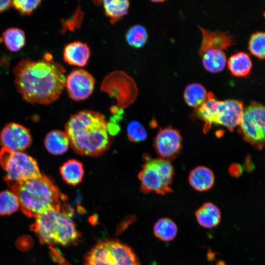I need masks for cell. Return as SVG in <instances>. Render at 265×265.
Segmentation results:
<instances>
[{"instance_id":"8","label":"cell","mask_w":265,"mask_h":265,"mask_svg":"<svg viewBox=\"0 0 265 265\" xmlns=\"http://www.w3.org/2000/svg\"><path fill=\"white\" fill-rule=\"evenodd\" d=\"M265 110L263 104L251 102L244 108L239 125L244 140L258 149L265 144Z\"/></svg>"},{"instance_id":"22","label":"cell","mask_w":265,"mask_h":265,"mask_svg":"<svg viewBox=\"0 0 265 265\" xmlns=\"http://www.w3.org/2000/svg\"><path fill=\"white\" fill-rule=\"evenodd\" d=\"M207 95V89L202 84L193 82L186 86L184 98L188 106L196 108L205 102Z\"/></svg>"},{"instance_id":"23","label":"cell","mask_w":265,"mask_h":265,"mask_svg":"<svg viewBox=\"0 0 265 265\" xmlns=\"http://www.w3.org/2000/svg\"><path fill=\"white\" fill-rule=\"evenodd\" d=\"M153 231L155 236L163 241H170L176 237L178 227L170 218L162 217L154 224Z\"/></svg>"},{"instance_id":"14","label":"cell","mask_w":265,"mask_h":265,"mask_svg":"<svg viewBox=\"0 0 265 265\" xmlns=\"http://www.w3.org/2000/svg\"><path fill=\"white\" fill-rule=\"evenodd\" d=\"M90 56L89 47L86 43L81 41L69 43L64 48V60L70 65L84 67L87 64Z\"/></svg>"},{"instance_id":"17","label":"cell","mask_w":265,"mask_h":265,"mask_svg":"<svg viewBox=\"0 0 265 265\" xmlns=\"http://www.w3.org/2000/svg\"><path fill=\"white\" fill-rule=\"evenodd\" d=\"M188 181L190 186L196 190L202 192L211 189L214 183L213 172L209 168L199 166L190 172Z\"/></svg>"},{"instance_id":"11","label":"cell","mask_w":265,"mask_h":265,"mask_svg":"<svg viewBox=\"0 0 265 265\" xmlns=\"http://www.w3.org/2000/svg\"><path fill=\"white\" fill-rule=\"evenodd\" d=\"M31 141L29 131L15 123L7 125L0 135V141L3 147L12 151L21 152L29 146Z\"/></svg>"},{"instance_id":"16","label":"cell","mask_w":265,"mask_h":265,"mask_svg":"<svg viewBox=\"0 0 265 265\" xmlns=\"http://www.w3.org/2000/svg\"><path fill=\"white\" fill-rule=\"evenodd\" d=\"M195 215L198 224L208 229L217 226L221 219L220 210L211 202L203 204L195 211Z\"/></svg>"},{"instance_id":"31","label":"cell","mask_w":265,"mask_h":265,"mask_svg":"<svg viewBox=\"0 0 265 265\" xmlns=\"http://www.w3.org/2000/svg\"><path fill=\"white\" fill-rule=\"evenodd\" d=\"M32 238L28 236L20 237L16 241V244L20 250L22 251L27 250L33 245Z\"/></svg>"},{"instance_id":"29","label":"cell","mask_w":265,"mask_h":265,"mask_svg":"<svg viewBox=\"0 0 265 265\" xmlns=\"http://www.w3.org/2000/svg\"><path fill=\"white\" fill-rule=\"evenodd\" d=\"M128 139L132 142H139L146 139L147 132L143 125L136 121L130 122L127 128Z\"/></svg>"},{"instance_id":"30","label":"cell","mask_w":265,"mask_h":265,"mask_svg":"<svg viewBox=\"0 0 265 265\" xmlns=\"http://www.w3.org/2000/svg\"><path fill=\"white\" fill-rule=\"evenodd\" d=\"M42 2L41 0H15L12 1V6L21 15H29Z\"/></svg>"},{"instance_id":"5","label":"cell","mask_w":265,"mask_h":265,"mask_svg":"<svg viewBox=\"0 0 265 265\" xmlns=\"http://www.w3.org/2000/svg\"><path fill=\"white\" fill-rule=\"evenodd\" d=\"M144 164L138 178L140 190L144 193L154 192L165 195L172 191L174 169L168 160L152 158L148 154L143 155Z\"/></svg>"},{"instance_id":"24","label":"cell","mask_w":265,"mask_h":265,"mask_svg":"<svg viewBox=\"0 0 265 265\" xmlns=\"http://www.w3.org/2000/svg\"><path fill=\"white\" fill-rule=\"evenodd\" d=\"M103 4L106 15L111 24L116 23L128 12L130 2L127 0H104Z\"/></svg>"},{"instance_id":"19","label":"cell","mask_w":265,"mask_h":265,"mask_svg":"<svg viewBox=\"0 0 265 265\" xmlns=\"http://www.w3.org/2000/svg\"><path fill=\"white\" fill-rule=\"evenodd\" d=\"M228 67L234 76L245 77L250 73L252 63L248 53L240 51L231 55L228 60Z\"/></svg>"},{"instance_id":"1","label":"cell","mask_w":265,"mask_h":265,"mask_svg":"<svg viewBox=\"0 0 265 265\" xmlns=\"http://www.w3.org/2000/svg\"><path fill=\"white\" fill-rule=\"evenodd\" d=\"M65 72L49 53L37 61L22 58L13 69L15 84L26 102L48 105L58 99L64 90Z\"/></svg>"},{"instance_id":"20","label":"cell","mask_w":265,"mask_h":265,"mask_svg":"<svg viewBox=\"0 0 265 265\" xmlns=\"http://www.w3.org/2000/svg\"><path fill=\"white\" fill-rule=\"evenodd\" d=\"M70 142L65 132L59 130L51 131L46 135L45 146L48 151L55 155H62L66 152Z\"/></svg>"},{"instance_id":"10","label":"cell","mask_w":265,"mask_h":265,"mask_svg":"<svg viewBox=\"0 0 265 265\" xmlns=\"http://www.w3.org/2000/svg\"><path fill=\"white\" fill-rule=\"evenodd\" d=\"M182 138L179 131L171 127L160 129L154 143L155 149L160 158L174 159L182 149Z\"/></svg>"},{"instance_id":"12","label":"cell","mask_w":265,"mask_h":265,"mask_svg":"<svg viewBox=\"0 0 265 265\" xmlns=\"http://www.w3.org/2000/svg\"><path fill=\"white\" fill-rule=\"evenodd\" d=\"M244 110L242 101L229 99L220 101L215 125L224 126L230 131L239 126Z\"/></svg>"},{"instance_id":"15","label":"cell","mask_w":265,"mask_h":265,"mask_svg":"<svg viewBox=\"0 0 265 265\" xmlns=\"http://www.w3.org/2000/svg\"><path fill=\"white\" fill-rule=\"evenodd\" d=\"M219 101L212 92L209 91L205 102L195 108V115L204 122L205 132L215 124Z\"/></svg>"},{"instance_id":"2","label":"cell","mask_w":265,"mask_h":265,"mask_svg":"<svg viewBox=\"0 0 265 265\" xmlns=\"http://www.w3.org/2000/svg\"><path fill=\"white\" fill-rule=\"evenodd\" d=\"M65 132L74 151L83 156L102 155L113 140L105 117L93 110H83L72 115L66 124Z\"/></svg>"},{"instance_id":"4","label":"cell","mask_w":265,"mask_h":265,"mask_svg":"<svg viewBox=\"0 0 265 265\" xmlns=\"http://www.w3.org/2000/svg\"><path fill=\"white\" fill-rule=\"evenodd\" d=\"M72 216L70 207L61 211L50 210L35 218L30 229L42 244L68 246L77 243L80 235Z\"/></svg>"},{"instance_id":"32","label":"cell","mask_w":265,"mask_h":265,"mask_svg":"<svg viewBox=\"0 0 265 265\" xmlns=\"http://www.w3.org/2000/svg\"><path fill=\"white\" fill-rule=\"evenodd\" d=\"M12 6V0H0V13L7 10Z\"/></svg>"},{"instance_id":"9","label":"cell","mask_w":265,"mask_h":265,"mask_svg":"<svg viewBox=\"0 0 265 265\" xmlns=\"http://www.w3.org/2000/svg\"><path fill=\"white\" fill-rule=\"evenodd\" d=\"M95 79L87 71L76 69L67 77L65 86L69 97L74 101H80L88 98L95 87Z\"/></svg>"},{"instance_id":"18","label":"cell","mask_w":265,"mask_h":265,"mask_svg":"<svg viewBox=\"0 0 265 265\" xmlns=\"http://www.w3.org/2000/svg\"><path fill=\"white\" fill-rule=\"evenodd\" d=\"M60 173L63 180L67 184L76 186L83 180L84 174L83 165L78 160L69 159L60 167Z\"/></svg>"},{"instance_id":"27","label":"cell","mask_w":265,"mask_h":265,"mask_svg":"<svg viewBox=\"0 0 265 265\" xmlns=\"http://www.w3.org/2000/svg\"><path fill=\"white\" fill-rule=\"evenodd\" d=\"M19 203L16 195L12 191L0 192V215H9L17 211Z\"/></svg>"},{"instance_id":"3","label":"cell","mask_w":265,"mask_h":265,"mask_svg":"<svg viewBox=\"0 0 265 265\" xmlns=\"http://www.w3.org/2000/svg\"><path fill=\"white\" fill-rule=\"evenodd\" d=\"M16 195L19 208L30 218H36L50 210L61 211L70 207L67 197L59 190L53 181L41 174L24 181L7 183Z\"/></svg>"},{"instance_id":"7","label":"cell","mask_w":265,"mask_h":265,"mask_svg":"<svg viewBox=\"0 0 265 265\" xmlns=\"http://www.w3.org/2000/svg\"><path fill=\"white\" fill-rule=\"evenodd\" d=\"M0 165L6 173V183L26 180L40 176L36 160L22 152L2 147L0 151Z\"/></svg>"},{"instance_id":"25","label":"cell","mask_w":265,"mask_h":265,"mask_svg":"<svg viewBox=\"0 0 265 265\" xmlns=\"http://www.w3.org/2000/svg\"><path fill=\"white\" fill-rule=\"evenodd\" d=\"M2 39L6 48L13 52L19 51L26 44L25 33L18 27L6 29L2 33Z\"/></svg>"},{"instance_id":"26","label":"cell","mask_w":265,"mask_h":265,"mask_svg":"<svg viewBox=\"0 0 265 265\" xmlns=\"http://www.w3.org/2000/svg\"><path fill=\"white\" fill-rule=\"evenodd\" d=\"M148 38L145 28L139 25L130 27L126 34V40L129 45L135 48L143 47Z\"/></svg>"},{"instance_id":"21","label":"cell","mask_w":265,"mask_h":265,"mask_svg":"<svg viewBox=\"0 0 265 265\" xmlns=\"http://www.w3.org/2000/svg\"><path fill=\"white\" fill-rule=\"evenodd\" d=\"M200 56H202L203 65L208 71L216 73L221 71L226 63V56L225 53L220 50L209 49L206 51Z\"/></svg>"},{"instance_id":"6","label":"cell","mask_w":265,"mask_h":265,"mask_svg":"<svg viewBox=\"0 0 265 265\" xmlns=\"http://www.w3.org/2000/svg\"><path fill=\"white\" fill-rule=\"evenodd\" d=\"M84 265H140L132 249L114 239L100 241L86 254Z\"/></svg>"},{"instance_id":"13","label":"cell","mask_w":265,"mask_h":265,"mask_svg":"<svg viewBox=\"0 0 265 265\" xmlns=\"http://www.w3.org/2000/svg\"><path fill=\"white\" fill-rule=\"evenodd\" d=\"M199 28L202 35L199 49L200 55L209 49L226 50L234 43V37L229 34L228 31H212L200 26Z\"/></svg>"},{"instance_id":"28","label":"cell","mask_w":265,"mask_h":265,"mask_svg":"<svg viewBox=\"0 0 265 265\" xmlns=\"http://www.w3.org/2000/svg\"><path fill=\"white\" fill-rule=\"evenodd\" d=\"M265 34L264 31L252 33L248 42V49L250 53L260 58H265Z\"/></svg>"}]
</instances>
